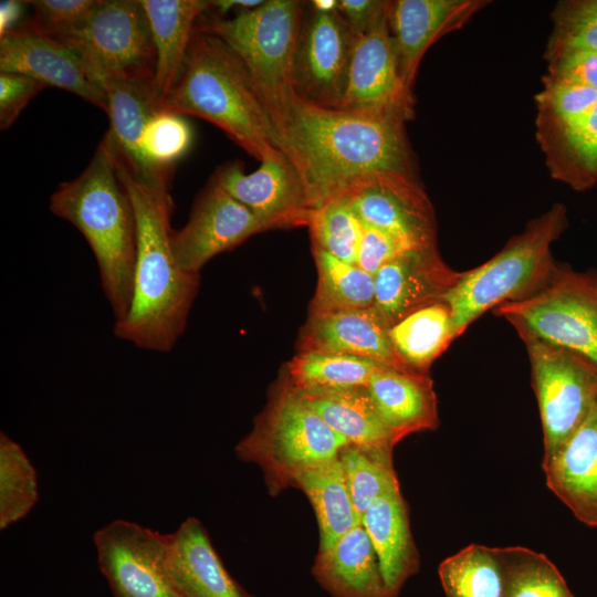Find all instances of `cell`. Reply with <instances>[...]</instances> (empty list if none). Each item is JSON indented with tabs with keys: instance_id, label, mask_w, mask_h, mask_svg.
<instances>
[{
	"instance_id": "obj_31",
	"label": "cell",
	"mask_w": 597,
	"mask_h": 597,
	"mask_svg": "<svg viewBox=\"0 0 597 597\" xmlns=\"http://www.w3.org/2000/svg\"><path fill=\"white\" fill-rule=\"evenodd\" d=\"M388 334L405 364L422 374H429L431 364L457 338L450 307L441 300L411 312Z\"/></svg>"
},
{
	"instance_id": "obj_25",
	"label": "cell",
	"mask_w": 597,
	"mask_h": 597,
	"mask_svg": "<svg viewBox=\"0 0 597 597\" xmlns=\"http://www.w3.org/2000/svg\"><path fill=\"white\" fill-rule=\"evenodd\" d=\"M366 388L383 421L399 441L439 426L437 396L429 374L381 367Z\"/></svg>"
},
{
	"instance_id": "obj_22",
	"label": "cell",
	"mask_w": 597,
	"mask_h": 597,
	"mask_svg": "<svg viewBox=\"0 0 597 597\" xmlns=\"http://www.w3.org/2000/svg\"><path fill=\"white\" fill-rule=\"evenodd\" d=\"M167 567L182 597H254L230 575L207 530L193 516L168 534Z\"/></svg>"
},
{
	"instance_id": "obj_4",
	"label": "cell",
	"mask_w": 597,
	"mask_h": 597,
	"mask_svg": "<svg viewBox=\"0 0 597 597\" xmlns=\"http://www.w3.org/2000/svg\"><path fill=\"white\" fill-rule=\"evenodd\" d=\"M159 111L214 124L260 161L279 150L248 69L220 38L197 25L178 80Z\"/></svg>"
},
{
	"instance_id": "obj_28",
	"label": "cell",
	"mask_w": 597,
	"mask_h": 597,
	"mask_svg": "<svg viewBox=\"0 0 597 597\" xmlns=\"http://www.w3.org/2000/svg\"><path fill=\"white\" fill-rule=\"evenodd\" d=\"M295 390L348 443L392 452L399 442L383 421L366 387Z\"/></svg>"
},
{
	"instance_id": "obj_7",
	"label": "cell",
	"mask_w": 597,
	"mask_h": 597,
	"mask_svg": "<svg viewBox=\"0 0 597 597\" xmlns=\"http://www.w3.org/2000/svg\"><path fill=\"white\" fill-rule=\"evenodd\" d=\"M306 7L300 0H268L232 19L203 14L197 23L243 62L273 127L295 93L294 57Z\"/></svg>"
},
{
	"instance_id": "obj_32",
	"label": "cell",
	"mask_w": 597,
	"mask_h": 597,
	"mask_svg": "<svg viewBox=\"0 0 597 597\" xmlns=\"http://www.w3.org/2000/svg\"><path fill=\"white\" fill-rule=\"evenodd\" d=\"M317 284L310 313L323 314L374 307L375 276L313 245Z\"/></svg>"
},
{
	"instance_id": "obj_11",
	"label": "cell",
	"mask_w": 597,
	"mask_h": 597,
	"mask_svg": "<svg viewBox=\"0 0 597 597\" xmlns=\"http://www.w3.org/2000/svg\"><path fill=\"white\" fill-rule=\"evenodd\" d=\"M93 543L113 597H182L167 567L168 534L118 519L95 531Z\"/></svg>"
},
{
	"instance_id": "obj_5",
	"label": "cell",
	"mask_w": 597,
	"mask_h": 597,
	"mask_svg": "<svg viewBox=\"0 0 597 597\" xmlns=\"http://www.w3.org/2000/svg\"><path fill=\"white\" fill-rule=\"evenodd\" d=\"M347 444L305 402L282 371L265 407L234 452L239 460L261 469L269 493L276 495L293 486L306 470L336 459Z\"/></svg>"
},
{
	"instance_id": "obj_29",
	"label": "cell",
	"mask_w": 597,
	"mask_h": 597,
	"mask_svg": "<svg viewBox=\"0 0 597 597\" xmlns=\"http://www.w3.org/2000/svg\"><path fill=\"white\" fill-rule=\"evenodd\" d=\"M536 127L552 177L577 191L591 188L597 182V103L574 122Z\"/></svg>"
},
{
	"instance_id": "obj_47",
	"label": "cell",
	"mask_w": 597,
	"mask_h": 597,
	"mask_svg": "<svg viewBox=\"0 0 597 597\" xmlns=\"http://www.w3.org/2000/svg\"><path fill=\"white\" fill-rule=\"evenodd\" d=\"M27 1L4 0L0 3V36L14 30Z\"/></svg>"
},
{
	"instance_id": "obj_12",
	"label": "cell",
	"mask_w": 597,
	"mask_h": 597,
	"mask_svg": "<svg viewBox=\"0 0 597 597\" xmlns=\"http://www.w3.org/2000/svg\"><path fill=\"white\" fill-rule=\"evenodd\" d=\"M342 195L365 226L395 237L409 249L437 247L433 208L415 178L376 171L357 179Z\"/></svg>"
},
{
	"instance_id": "obj_46",
	"label": "cell",
	"mask_w": 597,
	"mask_h": 597,
	"mask_svg": "<svg viewBox=\"0 0 597 597\" xmlns=\"http://www.w3.org/2000/svg\"><path fill=\"white\" fill-rule=\"evenodd\" d=\"M389 1L337 0V11L357 36L371 30L388 12Z\"/></svg>"
},
{
	"instance_id": "obj_9",
	"label": "cell",
	"mask_w": 597,
	"mask_h": 597,
	"mask_svg": "<svg viewBox=\"0 0 597 597\" xmlns=\"http://www.w3.org/2000/svg\"><path fill=\"white\" fill-rule=\"evenodd\" d=\"M494 312L516 331L578 353L597 366V282L591 276L558 268L543 290L502 303Z\"/></svg>"
},
{
	"instance_id": "obj_27",
	"label": "cell",
	"mask_w": 597,
	"mask_h": 597,
	"mask_svg": "<svg viewBox=\"0 0 597 597\" xmlns=\"http://www.w3.org/2000/svg\"><path fill=\"white\" fill-rule=\"evenodd\" d=\"M312 574L332 597H389L373 544L362 524L318 551Z\"/></svg>"
},
{
	"instance_id": "obj_41",
	"label": "cell",
	"mask_w": 597,
	"mask_h": 597,
	"mask_svg": "<svg viewBox=\"0 0 597 597\" xmlns=\"http://www.w3.org/2000/svg\"><path fill=\"white\" fill-rule=\"evenodd\" d=\"M535 98L536 123L561 125L586 115L597 103V91L546 75Z\"/></svg>"
},
{
	"instance_id": "obj_37",
	"label": "cell",
	"mask_w": 597,
	"mask_h": 597,
	"mask_svg": "<svg viewBox=\"0 0 597 597\" xmlns=\"http://www.w3.org/2000/svg\"><path fill=\"white\" fill-rule=\"evenodd\" d=\"M506 583L504 597H574L555 564L522 546L502 547Z\"/></svg>"
},
{
	"instance_id": "obj_45",
	"label": "cell",
	"mask_w": 597,
	"mask_h": 597,
	"mask_svg": "<svg viewBox=\"0 0 597 597\" xmlns=\"http://www.w3.org/2000/svg\"><path fill=\"white\" fill-rule=\"evenodd\" d=\"M412 250L395 237L364 224L356 264L373 274L405 251Z\"/></svg>"
},
{
	"instance_id": "obj_26",
	"label": "cell",
	"mask_w": 597,
	"mask_h": 597,
	"mask_svg": "<svg viewBox=\"0 0 597 597\" xmlns=\"http://www.w3.org/2000/svg\"><path fill=\"white\" fill-rule=\"evenodd\" d=\"M103 88L109 118V129L104 138L116 158L135 176L169 186L171 179L151 169L143 153L145 127L158 112L150 83L112 81L104 83Z\"/></svg>"
},
{
	"instance_id": "obj_49",
	"label": "cell",
	"mask_w": 597,
	"mask_h": 597,
	"mask_svg": "<svg viewBox=\"0 0 597 597\" xmlns=\"http://www.w3.org/2000/svg\"><path fill=\"white\" fill-rule=\"evenodd\" d=\"M310 3L320 11H334L337 9V0H313Z\"/></svg>"
},
{
	"instance_id": "obj_3",
	"label": "cell",
	"mask_w": 597,
	"mask_h": 597,
	"mask_svg": "<svg viewBox=\"0 0 597 597\" xmlns=\"http://www.w3.org/2000/svg\"><path fill=\"white\" fill-rule=\"evenodd\" d=\"M49 207L87 241L115 322L123 320L133 295L137 224L133 203L105 138L86 168L52 193Z\"/></svg>"
},
{
	"instance_id": "obj_24",
	"label": "cell",
	"mask_w": 597,
	"mask_h": 597,
	"mask_svg": "<svg viewBox=\"0 0 597 597\" xmlns=\"http://www.w3.org/2000/svg\"><path fill=\"white\" fill-rule=\"evenodd\" d=\"M147 15L156 52V67L150 83L156 109L176 84L193 31L208 13L207 0H139Z\"/></svg>"
},
{
	"instance_id": "obj_1",
	"label": "cell",
	"mask_w": 597,
	"mask_h": 597,
	"mask_svg": "<svg viewBox=\"0 0 597 597\" xmlns=\"http://www.w3.org/2000/svg\"><path fill=\"white\" fill-rule=\"evenodd\" d=\"M407 121L394 111L324 107L294 93L273 142L296 169L312 210L371 172L415 178Z\"/></svg>"
},
{
	"instance_id": "obj_36",
	"label": "cell",
	"mask_w": 597,
	"mask_h": 597,
	"mask_svg": "<svg viewBox=\"0 0 597 597\" xmlns=\"http://www.w3.org/2000/svg\"><path fill=\"white\" fill-rule=\"evenodd\" d=\"M338 459L360 522L363 514L377 498L399 485L392 452L348 443L341 450Z\"/></svg>"
},
{
	"instance_id": "obj_14",
	"label": "cell",
	"mask_w": 597,
	"mask_h": 597,
	"mask_svg": "<svg viewBox=\"0 0 597 597\" xmlns=\"http://www.w3.org/2000/svg\"><path fill=\"white\" fill-rule=\"evenodd\" d=\"M266 230L270 227L264 221L210 179L187 223L171 231L170 244L177 263L199 273L213 256Z\"/></svg>"
},
{
	"instance_id": "obj_20",
	"label": "cell",
	"mask_w": 597,
	"mask_h": 597,
	"mask_svg": "<svg viewBox=\"0 0 597 597\" xmlns=\"http://www.w3.org/2000/svg\"><path fill=\"white\" fill-rule=\"evenodd\" d=\"M388 329L389 326L374 307L308 313L300 333L298 352L352 355L385 367L415 371L395 350Z\"/></svg>"
},
{
	"instance_id": "obj_40",
	"label": "cell",
	"mask_w": 597,
	"mask_h": 597,
	"mask_svg": "<svg viewBox=\"0 0 597 597\" xmlns=\"http://www.w3.org/2000/svg\"><path fill=\"white\" fill-rule=\"evenodd\" d=\"M552 17L546 59L567 50L597 52V0L559 2Z\"/></svg>"
},
{
	"instance_id": "obj_10",
	"label": "cell",
	"mask_w": 597,
	"mask_h": 597,
	"mask_svg": "<svg viewBox=\"0 0 597 597\" xmlns=\"http://www.w3.org/2000/svg\"><path fill=\"white\" fill-rule=\"evenodd\" d=\"M530 359L544 437L543 460L552 457L597 402V366L573 350L516 331Z\"/></svg>"
},
{
	"instance_id": "obj_35",
	"label": "cell",
	"mask_w": 597,
	"mask_h": 597,
	"mask_svg": "<svg viewBox=\"0 0 597 597\" xmlns=\"http://www.w3.org/2000/svg\"><path fill=\"white\" fill-rule=\"evenodd\" d=\"M39 500L38 472L23 448L0 433V530L23 520Z\"/></svg>"
},
{
	"instance_id": "obj_33",
	"label": "cell",
	"mask_w": 597,
	"mask_h": 597,
	"mask_svg": "<svg viewBox=\"0 0 597 597\" xmlns=\"http://www.w3.org/2000/svg\"><path fill=\"white\" fill-rule=\"evenodd\" d=\"M439 578L447 597H504L505 565L501 547L471 544L442 561Z\"/></svg>"
},
{
	"instance_id": "obj_23",
	"label": "cell",
	"mask_w": 597,
	"mask_h": 597,
	"mask_svg": "<svg viewBox=\"0 0 597 597\" xmlns=\"http://www.w3.org/2000/svg\"><path fill=\"white\" fill-rule=\"evenodd\" d=\"M376 552L389 597H397L420 565L399 485L377 498L360 519Z\"/></svg>"
},
{
	"instance_id": "obj_13",
	"label": "cell",
	"mask_w": 597,
	"mask_h": 597,
	"mask_svg": "<svg viewBox=\"0 0 597 597\" xmlns=\"http://www.w3.org/2000/svg\"><path fill=\"white\" fill-rule=\"evenodd\" d=\"M356 39L337 9L320 11L308 1L294 57L295 93L314 104L339 108Z\"/></svg>"
},
{
	"instance_id": "obj_18",
	"label": "cell",
	"mask_w": 597,
	"mask_h": 597,
	"mask_svg": "<svg viewBox=\"0 0 597 597\" xmlns=\"http://www.w3.org/2000/svg\"><path fill=\"white\" fill-rule=\"evenodd\" d=\"M437 247L412 249L386 263L375 275L374 308L390 327L411 312L440 301L461 279Z\"/></svg>"
},
{
	"instance_id": "obj_48",
	"label": "cell",
	"mask_w": 597,
	"mask_h": 597,
	"mask_svg": "<svg viewBox=\"0 0 597 597\" xmlns=\"http://www.w3.org/2000/svg\"><path fill=\"white\" fill-rule=\"evenodd\" d=\"M263 0H213L209 1V10L213 13L212 17L220 18L228 11L233 9L250 10L259 7Z\"/></svg>"
},
{
	"instance_id": "obj_2",
	"label": "cell",
	"mask_w": 597,
	"mask_h": 597,
	"mask_svg": "<svg viewBox=\"0 0 597 597\" xmlns=\"http://www.w3.org/2000/svg\"><path fill=\"white\" fill-rule=\"evenodd\" d=\"M114 158L137 224L132 302L114 334L138 348L170 352L185 332L200 275L184 270L174 256L169 186L146 181Z\"/></svg>"
},
{
	"instance_id": "obj_16",
	"label": "cell",
	"mask_w": 597,
	"mask_h": 597,
	"mask_svg": "<svg viewBox=\"0 0 597 597\" xmlns=\"http://www.w3.org/2000/svg\"><path fill=\"white\" fill-rule=\"evenodd\" d=\"M18 73L73 93L107 109L104 88L90 75L80 56L62 41L28 22L0 36V73Z\"/></svg>"
},
{
	"instance_id": "obj_17",
	"label": "cell",
	"mask_w": 597,
	"mask_h": 597,
	"mask_svg": "<svg viewBox=\"0 0 597 597\" xmlns=\"http://www.w3.org/2000/svg\"><path fill=\"white\" fill-rule=\"evenodd\" d=\"M412 90L402 82L388 24V12L367 33L357 36L339 108L394 111L413 117Z\"/></svg>"
},
{
	"instance_id": "obj_21",
	"label": "cell",
	"mask_w": 597,
	"mask_h": 597,
	"mask_svg": "<svg viewBox=\"0 0 597 597\" xmlns=\"http://www.w3.org/2000/svg\"><path fill=\"white\" fill-rule=\"evenodd\" d=\"M542 467L547 488L579 522L597 527V402Z\"/></svg>"
},
{
	"instance_id": "obj_34",
	"label": "cell",
	"mask_w": 597,
	"mask_h": 597,
	"mask_svg": "<svg viewBox=\"0 0 597 597\" xmlns=\"http://www.w3.org/2000/svg\"><path fill=\"white\" fill-rule=\"evenodd\" d=\"M381 367L385 366L352 355L298 352L283 374L297 390L347 389L367 387Z\"/></svg>"
},
{
	"instance_id": "obj_6",
	"label": "cell",
	"mask_w": 597,
	"mask_h": 597,
	"mask_svg": "<svg viewBox=\"0 0 597 597\" xmlns=\"http://www.w3.org/2000/svg\"><path fill=\"white\" fill-rule=\"evenodd\" d=\"M566 223V208L555 203L492 259L462 272L459 282L441 298L450 307L457 337L485 311L530 297L549 283L558 270L551 244Z\"/></svg>"
},
{
	"instance_id": "obj_30",
	"label": "cell",
	"mask_w": 597,
	"mask_h": 597,
	"mask_svg": "<svg viewBox=\"0 0 597 597\" xmlns=\"http://www.w3.org/2000/svg\"><path fill=\"white\" fill-rule=\"evenodd\" d=\"M308 499L320 530V548L332 547L344 534L360 524L338 457L306 470L295 480Z\"/></svg>"
},
{
	"instance_id": "obj_42",
	"label": "cell",
	"mask_w": 597,
	"mask_h": 597,
	"mask_svg": "<svg viewBox=\"0 0 597 597\" xmlns=\"http://www.w3.org/2000/svg\"><path fill=\"white\" fill-rule=\"evenodd\" d=\"M100 0H33L34 10L28 23L35 30L53 35L69 30L90 17Z\"/></svg>"
},
{
	"instance_id": "obj_15",
	"label": "cell",
	"mask_w": 597,
	"mask_h": 597,
	"mask_svg": "<svg viewBox=\"0 0 597 597\" xmlns=\"http://www.w3.org/2000/svg\"><path fill=\"white\" fill-rule=\"evenodd\" d=\"M270 229L307 227L311 209L302 180L290 160L277 150L247 174L239 161L220 166L212 178Z\"/></svg>"
},
{
	"instance_id": "obj_19",
	"label": "cell",
	"mask_w": 597,
	"mask_h": 597,
	"mask_svg": "<svg viewBox=\"0 0 597 597\" xmlns=\"http://www.w3.org/2000/svg\"><path fill=\"white\" fill-rule=\"evenodd\" d=\"M486 3L480 0L389 1V30L400 77L409 90L429 46L444 34L460 29Z\"/></svg>"
},
{
	"instance_id": "obj_43",
	"label": "cell",
	"mask_w": 597,
	"mask_h": 597,
	"mask_svg": "<svg viewBox=\"0 0 597 597\" xmlns=\"http://www.w3.org/2000/svg\"><path fill=\"white\" fill-rule=\"evenodd\" d=\"M46 86L18 73H0V128L8 129L28 103Z\"/></svg>"
},
{
	"instance_id": "obj_39",
	"label": "cell",
	"mask_w": 597,
	"mask_h": 597,
	"mask_svg": "<svg viewBox=\"0 0 597 597\" xmlns=\"http://www.w3.org/2000/svg\"><path fill=\"white\" fill-rule=\"evenodd\" d=\"M191 139V128L181 115L158 111L145 127L143 153L151 169L171 179L172 166L189 149Z\"/></svg>"
},
{
	"instance_id": "obj_44",
	"label": "cell",
	"mask_w": 597,
	"mask_h": 597,
	"mask_svg": "<svg viewBox=\"0 0 597 597\" xmlns=\"http://www.w3.org/2000/svg\"><path fill=\"white\" fill-rule=\"evenodd\" d=\"M547 60L548 72L546 75L597 91V52L567 50Z\"/></svg>"
},
{
	"instance_id": "obj_8",
	"label": "cell",
	"mask_w": 597,
	"mask_h": 597,
	"mask_svg": "<svg viewBox=\"0 0 597 597\" xmlns=\"http://www.w3.org/2000/svg\"><path fill=\"white\" fill-rule=\"evenodd\" d=\"M50 36L70 46L102 87L112 81H153L156 52L139 0H100L83 22Z\"/></svg>"
},
{
	"instance_id": "obj_38",
	"label": "cell",
	"mask_w": 597,
	"mask_h": 597,
	"mask_svg": "<svg viewBox=\"0 0 597 597\" xmlns=\"http://www.w3.org/2000/svg\"><path fill=\"white\" fill-rule=\"evenodd\" d=\"M307 227L314 247L356 264L364 223L344 195L312 209Z\"/></svg>"
}]
</instances>
